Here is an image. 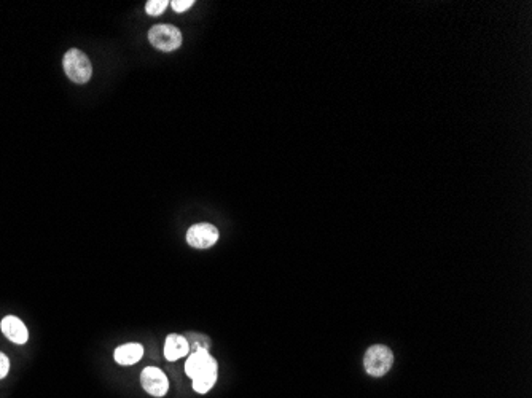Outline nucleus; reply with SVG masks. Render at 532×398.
<instances>
[{
    "label": "nucleus",
    "instance_id": "obj_1",
    "mask_svg": "<svg viewBox=\"0 0 532 398\" xmlns=\"http://www.w3.org/2000/svg\"><path fill=\"white\" fill-rule=\"evenodd\" d=\"M185 373L193 381V389L198 394H208L217 381L219 365L208 349H198L185 362Z\"/></svg>",
    "mask_w": 532,
    "mask_h": 398
},
{
    "label": "nucleus",
    "instance_id": "obj_2",
    "mask_svg": "<svg viewBox=\"0 0 532 398\" xmlns=\"http://www.w3.org/2000/svg\"><path fill=\"white\" fill-rule=\"evenodd\" d=\"M62 66H64L67 77L80 84L89 82L91 75H93V66H91L88 56L77 48L67 51L62 59Z\"/></svg>",
    "mask_w": 532,
    "mask_h": 398
},
{
    "label": "nucleus",
    "instance_id": "obj_3",
    "mask_svg": "<svg viewBox=\"0 0 532 398\" xmlns=\"http://www.w3.org/2000/svg\"><path fill=\"white\" fill-rule=\"evenodd\" d=\"M394 363V354L387 346H371V348L365 352L364 357V365L370 376L380 378L392 368Z\"/></svg>",
    "mask_w": 532,
    "mask_h": 398
},
{
    "label": "nucleus",
    "instance_id": "obj_4",
    "mask_svg": "<svg viewBox=\"0 0 532 398\" xmlns=\"http://www.w3.org/2000/svg\"><path fill=\"white\" fill-rule=\"evenodd\" d=\"M148 40L161 51H174L182 45V32L175 26L157 24L148 31Z\"/></svg>",
    "mask_w": 532,
    "mask_h": 398
},
{
    "label": "nucleus",
    "instance_id": "obj_5",
    "mask_svg": "<svg viewBox=\"0 0 532 398\" xmlns=\"http://www.w3.org/2000/svg\"><path fill=\"white\" fill-rule=\"evenodd\" d=\"M219 241V230L210 223L193 225L187 233V242L194 249H209Z\"/></svg>",
    "mask_w": 532,
    "mask_h": 398
},
{
    "label": "nucleus",
    "instance_id": "obj_6",
    "mask_svg": "<svg viewBox=\"0 0 532 398\" xmlns=\"http://www.w3.org/2000/svg\"><path fill=\"white\" fill-rule=\"evenodd\" d=\"M142 385L147 394L153 397H164L169 390V379L159 368L147 367L141 374Z\"/></svg>",
    "mask_w": 532,
    "mask_h": 398
},
{
    "label": "nucleus",
    "instance_id": "obj_7",
    "mask_svg": "<svg viewBox=\"0 0 532 398\" xmlns=\"http://www.w3.org/2000/svg\"><path fill=\"white\" fill-rule=\"evenodd\" d=\"M2 332L5 337H7L10 341H13L15 344H26L27 339H29V332L24 323H22L18 317L15 316H7L2 320Z\"/></svg>",
    "mask_w": 532,
    "mask_h": 398
},
{
    "label": "nucleus",
    "instance_id": "obj_8",
    "mask_svg": "<svg viewBox=\"0 0 532 398\" xmlns=\"http://www.w3.org/2000/svg\"><path fill=\"white\" fill-rule=\"evenodd\" d=\"M190 352V343L180 334H169L164 343V357L169 362H175Z\"/></svg>",
    "mask_w": 532,
    "mask_h": 398
},
{
    "label": "nucleus",
    "instance_id": "obj_9",
    "mask_svg": "<svg viewBox=\"0 0 532 398\" xmlns=\"http://www.w3.org/2000/svg\"><path fill=\"white\" fill-rule=\"evenodd\" d=\"M144 355V348L137 343H129V344H123L120 346L118 349H115V362H118L120 365H134Z\"/></svg>",
    "mask_w": 532,
    "mask_h": 398
},
{
    "label": "nucleus",
    "instance_id": "obj_10",
    "mask_svg": "<svg viewBox=\"0 0 532 398\" xmlns=\"http://www.w3.org/2000/svg\"><path fill=\"white\" fill-rule=\"evenodd\" d=\"M168 5H169L168 0H148V2L145 3V11L150 16H158L168 8Z\"/></svg>",
    "mask_w": 532,
    "mask_h": 398
},
{
    "label": "nucleus",
    "instance_id": "obj_11",
    "mask_svg": "<svg viewBox=\"0 0 532 398\" xmlns=\"http://www.w3.org/2000/svg\"><path fill=\"white\" fill-rule=\"evenodd\" d=\"M173 8L177 11V13H182V11H187L188 8H192V5H194L193 0H174Z\"/></svg>",
    "mask_w": 532,
    "mask_h": 398
},
{
    "label": "nucleus",
    "instance_id": "obj_12",
    "mask_svg": "<svg viewBox=\"0 0 532 398\" xmlns=\"http://www.w3.org/2000/svg\"><path fill=\"white\" fill-rule=\"evenodd\" d=\"M10 371V360L8 357L0 352V379H3Z\"/></svg>",
    "mask_w": 532,
    "mask_h": 398
}]
</instances>
